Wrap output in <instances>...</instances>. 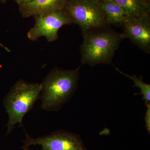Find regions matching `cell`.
I'll return each instance as SVG.
<instances>
[{
    "label": "cell",
    "mask_w": 150,
    "mask_h": 150,
    "mask_svg": "<svg viewBox=\"0 0 150 150\" xmlns=\"http://www.w3.org/2000/svg\"><path fill=\"white\" fill-rule=\"evenodd\" d=\"M80 67L76 69L55 68L44 78L39 99L40 108L46 111H59L69 101L77 88Z\"/></svg>",
    "instance_id": "1"
},
{
    "label": "cell",
    "mask_w": 150,
    "mask_h": 150,
    "mask_svg": "<svg viewBox=\"0 0 150 150\" xmlns=\"http://www.w3.org/2000/svg\"><path fill=\"white\" fill-rule=\"evenodd\" d=\"M103 28V27H102ZM102 28L91 30L83 35L81 46V65L93 67L111 64L115 51L124 38L122 33Z\"/></svg>",
    "instance_id": "2"
},
{
    "label": "cell",
    "mask_w": 150,
    "mask_h": 150,
    "mask_svg": "<svg viewBox=\"0 0 150 150\" xmlns=\"http://www.w3.org/2000/svg\"><path fill=\"white\" fill-rule=\"evenodd\" d=\"M41 90V83H29L23 79L13 86L4 99V107L8 115L6 135L12 132L16 124L23 127V117L39 99Z\"/></svg>",
    "instance_id": "3"
},
{
    "label": "cell",
    "mask_w": 150,
    "mask_h": 150,
    "mask_svg": "<svg viewBox=\"0 0 150 150\" xmlns=\"http://www.w3.org/2000/svg\"><path fill=\"white\" fill-rule=\"evenodd\" d=\"M64 10L79 26L83 35L107 25L99 0H68Z\"/></svg>",
    "instance_id": "4"
},
{
    "label": "cell",
    "mask_w": 150,
    "mask_h": 150,
    "mask_svg": "<svg viewBox=\"0 0 150 150\" xmlns=\"http://www.w3.org/2000/svg\"><path fill=\"white\" fill-rule=\"evenodd\" d=\"M26 134L22 140L23 150H28L30 146L39 145L41 150H87L79 135L64 130H59L43 137L31 138Z\"/></svg>",
    "instance_id": "5"
},
{
    "label": "cell",
    "mask_w": 150,
    "mask_h": 150,
    "mask_svg": "<svg viewBox=\"0 0 150 150\" xmlns=\"http://www.w3.org/2000/svg\"><path fill=\"white\" fill-rule=\"evenodd\" d=\"M35 24L27 33L30 40L35 41L45 37L49 42L58 38V31L66 25L72 24L73 21L64 10L57 11L44 15L34 16Z\"/></svg>",
    "instance_id": "6"
},
{
    "label": "cell",
    "mask_w": 150,
    "mask_h": 150,
    "mask_svg": "<svg viewBox=\"0 0 150 150\" xmlns=\"http://www.w3.org/2000/svg\"><path fill=\"white\" fill-rule=\"evenodd\" d=\"M123 38L131 42L147 54L150 52V17L149 14L130 17L122 24Z\"/></svg>",
    "instance_id": "7"
},
{
    "label": "cell",
    "mask_w": 150,
    "mask_h": 150,
    "mask_svg": "<svg viewBox=\"0 0 150 150\" xmlns=\"http://www.w3.org/2000/svg\"><path fill=\"white\" fill-rule=\"evenodd\" d=\"M68 0H31L20 5L23 18L39 16L57 11L64 10Z\"/></svg>",
    "instance_id": "8"
},
{
    "label": "cell",
    "mask_w": 150,
    "mask_h": 150,
    "mask_svg": "<svg viewBox=\"0 0 150 150\" xmlns=\"http://www.w3.org/2000/svg\"><path fill=\"white\" fill-rule=\"evenodd\" d=\"M107 25H122L129 18L126 12L113 0H99Z\"/></svg>",
    "instance_id": "9"
},
{
    "label": "cell",
    "mask_w": 150,
    "mask_h": 150,
    "mask_svg": "<svg viewBox=\"0 0 150 150\" xmlns=\"http://www.w3.org/2000/svg\"><path fill=\"white\" fill-rule=\"evenodd\" d=\"M121 6L129 18L150 14V3L144 0H113Z\"/></svg>",
    "instance_id": "10"
},
{
    "label": "cell",
    "mask_w": 150,
    "mask_h": 150,
    "mask_svg": "<svg viewBox=\"0 0 150 150\" xmlns=\"http://www.w3.org/2000/svg\"><path fill=\"white\" fill-rule=\"evenodd\" d=\"M115 69L120 74L126 76L133 81L134 83V86L139 88L141 90V92L138 94L143 95L142 100H145V103H150V85L145 83L142 80V77H138L136 76H131L121 71L118 68L115 67ZM137 94V95H138Z\"/></svg>",
    "instance_id": "11"
},
{
    "label": "cell",
    "mask_w": 150,
    "mask_h": 150,
    "mask_svg": "<svg viewBox=\"0 0 150 150\" xmlns=\"http://www.w3.org/2000/svg\"><path fill=\"white\" fill-rule=\"evenodd\" d=\"M147 110L145 117V122L146 127L149 134L150 132V103H146Z\"/></svg>",
    "instance_id": "12"
},
{
    "label": "cell",
    "mask_w": 150,
    "mask_h": 150,
    "mask_svg": "<svg viewBox=\"0 0 150 150\" xmlns=\"http://www.w3.org/2000/svg\"><path fill=\"white\" fill-rule=\"evenodd\" d=\"M16 2L18 3L19 4L21 5L22 4H26L29 3L31 0H15Z\"/></svg>",
    "instance_id": "13"
},
{
    "label": "cell",
    "mask_w": 150,
    "mask_h": 150,
    "mask_svg": "<svg viewBox=\"0 0 150 150\" xmlns=\"http://www.w3.org/2000/svg\"><path fill=\"white\" fill-rule=\"evenodd\" d=\"M150 3V0H144Z\"/></svg>",
    "instance_id": "14"
},
{
    "label": "cell",
    "mask_w": 150,
    "mask_h": 150,
    "mask_svg": "<svg viewBox=\"0 0 150 150\" xmlns=\"http://www.w3.org/2000/svg\"><path fill=\"white\" fill-rule=\"evenodd\" d=\"M2 1H6V0H2Z\"/></svg>",
    "instance_id": "15"
},
{
    "label": "cell",
    "mask_w": 150,
    "mask_h": 150,
    "mask_svg": "<svg viewBox=\"0 0 150 150\" xmlns=\"http://www.w3.org/2000/svg\"><path fill=\"white\" fill-rule=\"evenodd\" d=\"M0 45H1V43H0Z\"/></svg>",
    "instance_id": "16"
}]
</instances>
